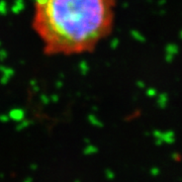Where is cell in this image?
Returning a JSON list of instances; mask_svg holds the SVG:
<instances>
[{
  "label": "cell",
  "instance_id": "6da1fadb",
  "mask_svg": "<svg viewBox=\"0 0 182 182\" xmlns=\"http://www.w3.org/2000/svg\"><path fill=\"white\" fill-rule=\"evenodd\" d=\"M115 0H36L33 27L50 56L92 52L110 33Z\"/></svg>",
  "mask_w": 182,
  "mask_h": 182
}]
</instances>
